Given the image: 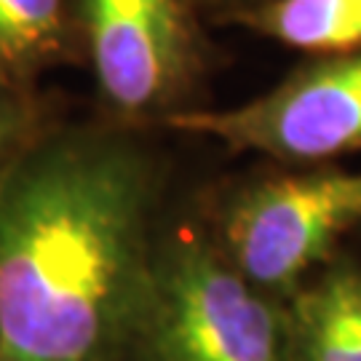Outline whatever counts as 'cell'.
<instances>
[{"label": "cell", "instance_id": "obj_1", "mask_svg": "<svg viewBox=\"0 0 361 361\" xmlns=\"http://www.w3.org/2000/svg\"><path fill=\"white\" fill-rule=\"evenodd\" d=\"M155 174L129 140L65 131L0 174V361H110L155 276Z\"/></svg>", "mask_w": 361, "mask_h": 361}, {"label": "cell", "instance_id": "obj_2", "mask_svg": "<svg viewBox=\"0 0 361 361\" xmlns=\"http://www.w3.org/2000/svg\"><path fill=\"white\" fill-rule=\"evenodd\" d=\"M142 324L158 361H284L271 302L198 238L155 262Z\"/></svg>", "mask_w": 361, "mask_h": 361}, {"label": "cell", "instance_id": "obj_3", "mask_svg": "<svg viewBox=\"0 0 361 361\" xmlns=\"http://www.w3.org/2000/svg\"><path fill=\"white\" fill-rule=\"evenodd\" d=\"M169 126L279 161L361 150V51L313 62L241 107L174 113Z\"/></svg>", "mask_w": 361, "mask_h": 361}, {"label": "cell", "instance_id": "obj_4", "mask_svg": "<svg viewBox=\"0 0 361 361\" xmlns=\"http://www.w3.org/2000/svg\"><path fill=\"white\" fill-rule=\"evenodd\" d=\"M361 222V171H305L259 182L228 212L235 268L255 286L284 289Z\"/></svg>", "mask_w": 361, "mask_h": 361}, {"label": "cell", "instance_id": "obj_5", "mask_svg": "<svg viewBox=\"0 0 361 361\" xmlns=\"http://www.w3.org/2000/svg\"><path fill=\"white\" fill-rule=\"evenodd\" d=\"M99 89L121 110L166 102L190 65L182 0H80Z\"/></svg>", "mask_w": 361, "mask_h": 361}, {"label": "cell", "instance_id": "obj_6", "mask_svg": "<svg viewBox=\"0 0 361 361\" xmlns=\"http://www.w3.org/2000/svg\"><path fill=\"white\" fill-rule=\"evenodd\" d=\"M295 335L305 361H361V273L337 268L297 297Z\"/></svg>", "mask_w": 361, "mask_h": 361}, {"label": "cell", "instance_id": "obj_7", "mask_svg": "<svg viewBox=\"0 0 361 361\" xmlns=\"http://www.w3.org/2000/svg\"><path fill=\"white\" fill-rule=\"evenodd\" d=\"M246 25L292 49L353 54L361 49V0H268L246 13Z\"/></svg>", "mask_w": 361, "mask_h": 361}, {"label": "cell", "instance_id": "obj_8", "mask_svg": "<svg viewBox=\"0 0 361 361\" xmlns=\"http://www.w3.org/2000/svg\"><path fill=\"white\" fill-rule=\"evenodd\" d=\"M62 35V0H0V67L49 54Z\"/></svg>", "mask_w": 361, "mask_h": 361}, {"label": "cell", "instance_id": "obj_9", "mask_svg": "<svg viewBox=\"0 0 361 361\" xmlns=\"http://www.w3.org/2000/svg\"><path fill=\"white\" fill-rule=\"evenodd\" d=\"M8 129H11V123H8V113H6V110H0V147H3L6 137H8Z\"/></svg>", "mask_w": 361, "mask_h": 361}]
</instances>
